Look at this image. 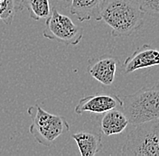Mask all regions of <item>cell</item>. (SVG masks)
Listing matches in <instances>:
<instances>
[{
	"instance_id": "obj_1",
	"label": "cell",
	"mask_w": 159,
	"mask_h": 156,
	"mask_svg": "<svg viewBox=\"0 0 159 156\" xmlns=\"http://www.w3.org/2000/svg\"><path fill=\"white\" fill-rule=\"evenodd\" d=\"M144 16L145 13L133 0H103L98 21L109 25L113 37H127L142 28Z\"/></svg>"
},
{
	"instance_id": "obj_2",
	"label": "cell",
	"mask_w": 159,
	"mask_h": 156,
	"mask_svg": "<svg viewBox=\"0 0 159 156\" xmlns=\"http://www.w3.org/2000/svg\"><path fill=\"white\" fill-rule=\"evenodd\" d=\"M122 107L132 126L159 119V85L145 87L126 96Z\"/></svg>"
},
{
	"instance_id": "obj_3",
	"label": "cell",
	"mask_w": 159,
	"mask_h": 156,
	"mask_svg": "<svg viewBox=\"0 0 159 156\" xmlns=\"http://www.w3.org/2000/svg\"><path fill=\"white\" fill-rule=\"evenodd\" d=\"M27 113L32 119L29 133L43 146H51L64 132L70 130L69 123L64 117L51 114L39 106L29 107Z\"/></svg>"
},
{
	"instance_id": "obj_4",
	"label": "cell",
	"mask_w": 159,
	"mask_h": 156,
	"mask_svg": "<svg viewBox=\"0 0 159 156\" xmlns=\"http://www.w3.org/2000/svg\"><path fill=\"white\" fill-rule=\"evenodd\" d=\"M125 156H159V119L135 126L122 146Z\"/></svg>"
},
{
	"instance_id": "obj_5",
	"label": "cell",
	"mask_w": 159,
	"mask_h": 156,
	"mask_svg": "<svg viewBox=\"0 0 159 156\" xmlns=\"http://www.w3.org/2000/svg\"><path fill=\"white\" fill-rule=\"evenodd\" d=\"M44 38L54 40L65 45H77L83 38V29L75 25L69 16L52 8L43 30Z\"/></svg>"
},
{
	"instance_id": "obj_6",
	"label": "cell",
	"mask_w": 159,
	"mask_h": 156,
	"mask_svg": "<svg viewBox=\"0 0 159 156\" xmlns=\"http://www.w3.org/2000/svg\"><path fill=\"white\" fill-rule=\"evenodd\" d=\"M123 106V100L116 95L95 94L80 98L74 108L76 114H104L111 109Z\"/></svg>"
},
{
	"instance_id": "obj_7",
	"label": "cell",
	"mask_w": 159,
	"mask_h": 156,
	"mask_svg": "<svg viewBox=\"0 0 159 156\" xmlns=\"http://www.w3.org/2000/svg\"><path fill=\"white\" fill-rule=\"evenodd\" d=\"M119 64V59L116 57L100 56L89 60L88 72L99 83L110 86L115 80Z\"/></svg>"
},
{
	"instance_id": "obj_8",
	"label": "cell",
	"mask_w": 159,
	"mask_h": 156,
	"mask_svg": "<svg viewBox=\"0 0 159 156\" xmlns=\"http://www.w3.org/2000/svg\"><path fill=\"white\" fill-rule=\"evenodd\" d=\"M159 65V50L144 44L125 60L123 69L125 73H131L138 69Z\"/></svg>"
},
{
	"instance_id": "obj_9",
	"label": "cell",
	"mask_w": 159,
	"mask_h": 156,
	"mask_svg": "<svg viewBox=\"0 0 159 156\" xmlns=\"http://www.w3.org/2000/svg\"><path fill=\"white\" fill-rule=\"evenodd\" d=\"M129 124V119L125 113L114 108L104 113L100 121V130L107 136L119 135L128 127Z\"/></svg>"
},
{
	"instance_id": "obj_10",
	"label": "cell",
	"mask_w": 159,
	"mask_h": 156,
	"mask_svg": "<svg viewBox=\"0 0 159 156\" xmlns=\"http://www.w3.org/2000/svg\"><path fill=\"white\" fill-rule=\"evenodd\" d=\"M71 137L76 142L81 156L96 155L102 149L101 136L99 134L89 131H80L72 135Z\"/></svg>"
},
{
	"instance_id": "obj_11",
	"label": "cell",
	"mask_w": 159,
	"mask_h": 156,
	"mask_svg": "<svg viewBox=\"0 0 159 156\" xmlns=\"http://www.w3.org/2000/svg\"><path fill=\"white\" fill-rule=\"evenodd\" d=\"M102 2L103 0H71L70 13L75 16L80 22L91 19L98 21Z\"/></svg>"
},
{
	"instance_id": "obj_12",
	"label": "cell",
	"mask_w": 159,
	"mask_h": 156,
	"mask_svg": "<svg viewBox=\"0 0 159 156\" xmlns=\"http://www.w3.org/2000/svg\"><path fill=\"white\" fill-rule=\"evenodd\" d=\"M19 4L21 9L24 6L28 10L30 17L35 21L47 18L52 12L49 0H21Z\"/></svg>"
},
{
	"instance_id": "obj_13",
	"label": "cell",
	"mask_w": 159,
	"mask_h": 156,
	"mask_svg": "<svg viewBox=\"0 0 159 156\" xmlns=\"http://www.w3.org/2000/svg\"><path fill=\"white\" fill-rule=\"evenodd\" d=\"M17 6L19 5H16V0H0V21L10 25L16 14Z\"/></svg>"
},
{
	"instance_id": "obj_14",
	"label": "cell",
	"mask_w": 159,
	"mask_h": 156,
	"mask_svg": "<svg viewBox=\"0 0 159 156\" xmlns=\"http://www.w3.org/2000/svg\"><path fill=\"white\" fill-rule=\"evenodd\" d=\"M141 11L149 15H159V0H133Z\"/></svg>"
},
{
	"instance_id": "obj_15",
	"label": "cell",
	"mask_w": 159,
	"mask_h": 156,
	"mask_svg": "<svg viewBox=\"0 0 159 156\" xmlns=\"http://www.w3.org/2000/svg\"><path fill=\"white\" fill-rule=\"evenodd\" d=\"M20 1H21V0H19V2H20ZM19 5H20V4H19Z\"/></svg>"
}]
</instances>
